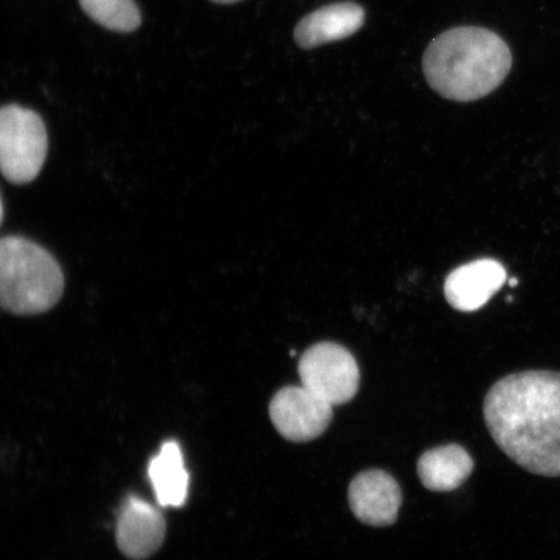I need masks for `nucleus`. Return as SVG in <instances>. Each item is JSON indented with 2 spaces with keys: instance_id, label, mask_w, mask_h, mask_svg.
Masks as SVG:
<instances>
[{
  "instance_id": "39448f33",
  "label": "nucleus",
  "mask_w": 560,
  "mask_h": 560,
  "mask_svg": "<svg viewBox=\"0 0 560 560\" xmlns=\"http://www.w3.org/2000/svg\"><path fill=\"white\" fill-rule=\"evenodd\" d=\"M301 385L328 404H347L360 387V369L348 349L335 342H318L305 350L299 362Z\"/></svg>"
},
{
  "instance_id": "423d86ee",
  "label": "nucleus",
  "mask_w": 560,
  "mask_h": 560,
  "mask_svg": "<svg viewBox=\"0 0 560 560\" xmlns=\"http://www.w3.org/2000/svg\"><path fill=\"white\" fill-rule=\"evenodd\" d=\"M272 424L292 443L317 439L332 420V405L301 387H285L277 392L269 405Z\"/></svg>"
},
{
  "instance_id": "0eeeda50",
  "label": "nucleus",
  "mask_w": 560,
  "mask_h": 560,
  "mask_svg": "<svg viewBox=\"0 0 560 560\" xmlns=\"http://www.w3.org/2000/svg\"><path fill=\"white\" fill-rule=\"evenodd\" d=\"M402 503L398 482L382 470H370L357 475L349 487V505L357 520L385 527L397 520Z\"/></svg>"
},
{
  "instance_id": "9b49d317",
  "label": "nucleus",
  "mask_w": 560,
  "mask_h": 560,
  "mask_svg": "<svg viewBox=\"0 0 560 560\" xmlns=\"http://www.w3.org/2000/svg\"><path fill=\"white\" fill-rule=\"evenodd\" d=\"M471 455L457 444L435 447L418 460L417 471L422 485L433 492H452L464 486L474 471Z\"/></svg>"
},
{
  "instance_id": "6e6552de",
  "label": "nucleus",
  "mask_w": 560,
  "mask_h": 560,
  "mask_svg": "<svg viewBox=\"0 0 560 560\" xmlns=\"http://www.w3.org/2000/svg\"><path fill=\"white\" fill-rule=\"evenodd\" d=\"M165 534V520L159 509L139 497H130L124 503L116 527L118 548L124 556L140 560L155 555Z\"/></svg>"
},
{
  "instance_id": "f03ea898",
  "label": "nucleus",
  "mask_w": 560,
  "mask_h": 560,
  "mask_svg": "<svg viewBox=\"0 0 560 560\" xmlns=\"http://www.w3.org/2000/svg\"><path fill=\"white\" fill-rule=\"evenodd\" d=\"M513 54L499 34L480 26H458L433 39L423 56L427 82L445 100L475 102L506 80Z\"/></svg>"
},
{
  "instance_id": "f257e3e1",
  "label": "nucleus",
  "mask_w": 560,
  "mask_h": 560,
  "mask_svg": "<svg viewBox=\"0 0 560 560\" xmlns=\"http://www.w3.org/2000/svg\"><path fill=\"white\" fill-rule=\"evenodd\" d=\"M487 429L517 466L546 478L560 476V373L522 371L502 377L485 400Z\"/></svg>"
},
{
  "instance_id": "9d476101",
  "label": "nucleus",
  "mask_w": 560,
  "mask_h": 560,
  "mask_svg": "<svg viewBox=\"0 0 560 560\" xmlns=\"http://www.w3.org/2000/svg\"><path fill=\"white\" fill-rule=\"evenodd\" d=\"M365 23V11L352 2L336 3L310 13L296 26L295 40L304 50L346 39Z\"/></svg>"
},
{
  "instance_id": "ddd939ff",
  "label": "nucleus",
  "mask_w": 560,
  "mask_h": 560,
  "mask_svg": "<svg viewBox=\"0 0 560 560\" xmlns=\"http://www.w3.org/2000/svg\"><path fill=\"white\" fill-rule=\"evenodd\" d=\"M80 4L91 19L110 31L130 33L142 23L135 0H80Z\"/></svg>"
},
{
  "instance_id": "f8f14e48",
  "label": "nucleus",
  "mask_w": 560,
  "mask_h": 560,
  "mask_svg": "<svg viewBox=\"0 0 560 560\" xmlns=\"http://www.w3.org/2000/svg\"><path fill=\"white\" fill-rule=\"evenodd\" d=\"M149 476L160 506L180 508L188 495L190 476L177 441H166L152 458Z\"/></svg>"
},
{
  "instance_id": "20e7f679",
  "label": "nucleus",
  "mask_w": 560,
  "mask_h": 560,
  "mask_svg": "<svg viewBox=\"0 0 560 560\" xmlns=\"http://www.w3.org/2000/svg\"><path fill=\"white\" fill-rule=\"evenodd\" d=\"M48 149L42 118L19 105L0 108V173L15 185L37 178Z\"/></svg>"
},
{
  "instance_id": "2eb2a0df",
  "label": "nucleus",
  "mask_w": 560,
  "mask_h": 560,
  "mask_svg": "<svg viewBox=\"0 0 560 560\" xmlns=\"http://www.w3.org/2000/svg\"><path fill=\"white\" fill-rule=\"evenodd\" d=\"M3 220V205L2 199H0V223H2Z\"/></svg>"
},
{
  "instance_id": "dca6fc26",
  "label": "nucleus",
  "mask_w": 560,
  "mask_h": 560,
  "mask_svg": "<svg viewBox=\"0 0 560 560\" xmlns=\"http://www.w3.org/2000/svg\"><path fill=\"white\" fill-rule=\"evenodd\" d=\"M510 285H511V287L516 285V279H511V280H510Z\"/></svg>"
},
{
  "instance_id": "1a4fd4ad",
  "label": "nucleus",
  "mask_w": 560,
  "mask_h": 560,
  "mask_svg": "<svg viewBox=\"0 0 560 560\" xmlns=\"http://www.w3.org/2000/svg\"><path fill=\"white\" fill-rule=\"evenodd\" d=\"M508 280L506 269L495 260H476L455 269L445 280L447 303L459 312L485 306Z\"/></svg>"
},
{
  "instance_id": "4468645a",
  "label": "nucleus",
  "mask_w": 560,
  "mask_h": 560,
  "mask_svg": "<svg viewBox=\"0 0 560 560\" xmlns=\"http://www.w3.org/2000/svg\"><path fill=\"white\" fill-rule=\"evenodd\" d=\"M212 2L220 3V4H233V3L242 2V0H212Z\"/></svg>"
},
{
  "instance_id": "7ed1b4c3",
  "label": "nucleus",
  "mask_w": 560,
  "mask_h": 560,
  "mask_svg": "<svg viewBox=\"0 0 560 560\" xmlns=\"http://www.w3.org/2000/svg\"><path fill=\"white\" fill-rule=\"evenodd\" d=\"M65 290L58 262L38 244L19 236L0 240V307L20 315L50 311Z\"/></svg>"
}]
</instances>
